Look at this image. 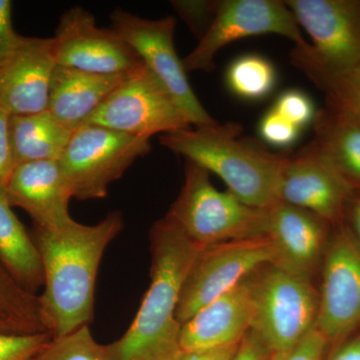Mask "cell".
I'll list each match as a JSON object with an SVG mask.
<instances>
[{"mask_svg":"<svg viewBox=\"0 0 360 360\" xmlns=\"http://www.w3.org/2000/svg\"><path fill=\"white\" fill-rule=\"evenodd\" d=\"M329 360H360V335L338 348Z\"/></svg>","mask_w":360,"mask_h":360,"instance_id":"cell-36","label":"cell"},{"mask_svg":"<svg viewBox=\"0 0 360 360\" xmlns=\"http://www.w3.org/2000/svg\"><path fill=\"white\" fill-rule=\"evenodd\" d=\"M52 39L58 66L115 75L143 65L129 44L111 28L98 27L94 14L82 6L71 7L61 14Z\"/></svg>","mask_w":360,"mask_h":360,"instance_id":"cell-11","label":"cell"},{"mask_svg":"<svg viewBox=\"0 0 360 360\" xmlns=\"http://www.w3.org/2000/svg\"><path fill=\"white\" fill-rule=\"evenodd\" d=\"M259 134L264 141L276 148H288L298 139L300 129L272 108L260 120Z\"/></svg>","mask_w":360,"mask_h":360,"instance_id":"cell-30","label":"cell"},{"mask_svg":"<svg viewBox=\"0 0 360 360\" xmlns=\"http://www.w3.org/2000/svg\"><path fill=\"white\" fill-rule=\"evenodd\" d=\"M11 116L0 108V200L4 202H6L7 186L16 167L9 130Z\"/></svg>","mask_w":360,"mask_h":360,"instance_id":"cell-32","label":"cell"},{"mask_svg":"<svg viewBox=\"0 0 360 360\" xmlns=\"http://www.w3.org/2000/svg\"><path fill=\"white\" fill-rule=\"evenodd\" d=\"M312 124L315 144L352 188L360 187V118L326 106Z\"/></svg>","mask_w":360,"mask_h":360,"instance_id":"cell-20","label":"cell"},{"mask_svg":"<svg viewBox=\"0 0 360 360\" xmlns=\"http://www.w3.org/2000/svg\"><path fill=\"white\" fill-rule=\"evenodd\" d=\"M255 310V283L246 278L182 324L180 349L188 354L238 345L250 330Z\"/></svg>","mask_w":360,"mask_h":360,"instance_id":"cell-15","label":"cell"},{"mask_svg":"<svg viewBox=\"0 0 360 360\" xmlns=\"http://www.w3.org/2000/svg\"><path fill=\"white\" fill-rule=\"evenodd\" d=\"M27 37L16 32L13 25V2L0 0V68L6 65Z\"/></svg>","mask_w":360,"mask_h":360,"instance_id":"cell-31","label":"cell"},{"mask_svg":"<svg viewBox=\"0 0 360 360\" xmlns=\"http://www.w3.org/2000/svg\"><path fill=\"white\" fill-rule=\"evenodd\" d=\"M290 63L326 94L328 108L360 118V63L347 70H328L296 45Z\"/></svg>","mask_w":360,"mask_h":360,"instance_id":"cell-23","label":"cell"},{"mask_svg":"<svg viewBox=\"0 0 360 360\" xmlns=\"http://www.w3.org/2000/svg\"><path fill=\"white\" fill-rule=\"evenodd\" d=\"M39 333H47L40 315L39 295L25 290L0 264V335Z\"/></svg>","mask_w":360,"mask_h":360,"instance_id":"cell-24","label":"cell"},{"mask_svg":"<svg viewBox=\"0 0 360 360\" xmlns=\"http://www.w3.org/2000/svg\"><path fill=\"white\" fill-rule=\"evenodd\" d=\"M11 208L0 200V264L25 290L37 295L44 284L41 258L32 234Z\"/></svg>","mask_w":360,"mask_h":360,"instance_id":"cell-22","label":"cell"},{"mask_svg":"<svg viewBox=\"0 0 360 360\" xmlns=\"http://www.w3.org/2000/svg\"><path fill=\"white\" fill-rule=\"evenodd\" d=\"M319 302L309 278L270 265L255 281L250 330L272 357L288 354L315 328Z\"/></svg>","mask_w":360,"mask_h":360,"instance_id":"cell-5","label":"cell"},{"mask_svg":"<svg viewBox=\"0 0 360 360\" xmlns=\"http://www.w3.org/2000/svg\"><path fill=\"white\" fill-rule=\"evenodd\" d=\"M278 34L295 45L307 44L295 15L279 0H222L205 34L193 51L182 59L188 71L210 72L215 68L214 58L220 49L246 37Z\"/></svg>","mask_w":360,"mask_h":360,"instance_id":"cell-10","label":"cell"},{"mask_svg":"<svg viewBox=\"0 0 360 360\" xmlns=\"http://www.w3.org/2000/svg\"><path fill=\"white\" fill-rule=\"evenodd\" d=\"M52 338L49 333L0 335V360H27Z\"/></svg>","mask_w":360,"mask_h":360,"instance_id":"cell-29","label":"cell"},{"mask_svg":"<svg viewBox=\"0 0 360 360\" xmlns=\"http://www.w3.org/2000/svg\"><path fill=\"white\" fill-rule=\"evenodd\" d=\"M272 108L300 129L314 122L317 112L311 99L300 90L283 92Z\"/></svg>","mask_w":360,"mask_h":360,"instance_id":"cell-27","label":"cell"},{"mask_svg":"<svg viewBox=\"0 0 360 360\" xmlns=\"http://www.w3.org/2000/svg\"><path fill=\"white\" fill-rule=\"evenodd\" d=\"M238 345L217 348V349L205 350V352H188V354L182 352L179 360H231L236 354Z\"/></svg>","mask_w":360,"mask_h":360,"instance_id":"cell-35","label":"cell"},{"mask_svg":"<svg viewBox=\"0 0 360 360\" xmlns=\"http://www.w3.org/2000/svg\"><path fill=\"white\" fill-rule=\"evenodd\" d=\"M284 2L311 37L312 44L307 42L302 47L315 63L331 70L359 65L360 0Z\"/></svg>","mask_w":360,"mask_h":360,"instance_id":"cell-12","label":"cell"},{"mask_svg":"<svg viewBox=\"0 0 360 360\" xmlns=\"http://www.w3.org/2000/svg\"><path fill=\"white\" fill-rule=\"evenodd\" d=\"M151 150L150 141L98 125H82L71 135L59 165L79 200H101L137 158Z\"/></svg>","mask_w":360,"mask_h":360,"instance_id":"cell-6","label":"cell"},{"mask_svg":"<svg viewBox=\"0 0 360 360\" xmlns=\"http://www.w3.org/2000/svg\"><path fill=\"white\" fill-rule=\"evenodd\" d=\"M354 188L312 141L288 155L281 175L279 200L336 222L352 200Z\"/></svg>","mask_w":360,"mask_h":360,"instance_id":"cell-14","label":"cell"},{"mask_svg":"<svg viewBox=\"0 0 360 360\" xmlns=\"http://www.w3.org/2000/svg\"><path fill=\"white\" fill-rule=\"evenodd\" d=\"M56 68L53 39L27 37L0 68V108L11 116L47 110Z\"/></svg>","mask_w":360,"mask_h":360,"instance_id":"cell-16","label":"cell"},{"mask_svg":"<svg viewBox=\"0 0 360 360\" xmlns=\"http://www.w3.org/2000/svg\"><path fill=\"white\" fill-rule=\"evenodd\" d=\"M110 20L111 30L139 54L143 65L169 92L189 124L205 127L217 123L194 94L182 59L177 56L174 16L146 20L117 8L111 13Z\"/></svg>","mask_w":360,"mask_h":360,"instance_id":"cell-7","label":"cell"},{"mask_svg":"<svg viewBox=\"0 0 360 360\" xmlns=\"http://www.w3.org/2000/svg\"><path fill=\"white\" fill-rule=\"evenodd\" d=\"M86 124L148 139L191 127L169 92L144 65L130 71L82 125Z\"/></svg>","mask_w":360,"mask_h":360,"instance_id":"cell-8","label":"cell"},{"mask_svg":"<svg viewBox=\"0 0 360 360\" xmlns=\"http://www.w3.org/2000/svg\"><path fill=\"white\" fill-rule=\"evenodd\" d=\"M27 360H113L110 345L97 342L89 326L52 338L44 347Z\"/></svg>","mask_w":360,"mask_h":360,"instance_id":"cell-26","label":"cell"},{"mask_svg":"<svg viewBox=\"0 0 360 360\" xmlns=\"http://www.w3.org/2000/svg\"><path fill=\"white\" fill-rule=\"evenodd\" d=\"M181 354V349H180L179 345H175V347L170 348V349L168 350L167 352H165V354H163L158 360H179Z\"/></svg>","mask_w":360,"mask_h":360,"instance_id":"cell-38","label":"cell"},{"mask_svg":"<svg viewBox=\"0 0 360 360\" xmlns=\"http://www.w3.org/2000/svg\"><path fill=\"white\" fill-rule=\"evenodd\" d=\"M150 285L134 321L110 345L113 360H158L179 345L176 310L187 276L203 248L165 219L151 231Z\"/></svg>","mask_w":360,"mask_h":360,"instance_id":"cell-2","label":"cell"},{"mask_svg":"<svg viewBox=\"0 0 360 360\" xmlns=\"http://www.w3.org/2000/svg\"><path fill=\"white\" fill-rule=\"evenodd\" d=\"M170 4L193 34L200 39L212 23L219 6V1L206 0H176Z\"/></svg>","mask_w":360,"mask_h":360,"instance_id":"cell-28","label":"cell"},{"mask_svg":"<svg viewBox=\"0 0 360 360\" xmlns=\"http://www.w3.org/2000/svg\"><path fill=\"white\" fill-rule=\"evenodd\" d=\"M330 245L315 322L328 340L345 338L360 326V241L342 229Z\"/></svg>","mask_w":360,"mask_h":360,"instance_id":"cell-13","label":"cell"},{"mask_svg":"<svg viewBox=\"0 0 360 360\" xmlns=\"http://www.w3.org/2000/svg\"><path fill=\"white\" fill-rule=\"evenodd\" d=\"M208 174L187 161L184 186L165 219L203 248L266 236L267 208L251 207L231 191H219Z\"/></svg>","mask_w":360,"mask_h":360,"instance_id":"cell-4","label":"cell"},{"mask_svg":"<svg viewBox=\"0 0 360 360\" xmlns=\"http://www.w3.org/2000/svg\"><path fill=\"white\" fill-rule=\"evenodd\" d=\"M129 72L103 75L56 65L47 110L75 131L122 84Z\"/></svg>","mask_w":360,"mask_h":360,"instance_id":"cell-19","label":"cell"},{"mask_svg":"<svg viewBox=\"0 0 360 360\" xmlns=\"http://www.w3.org/2000/svg\"><path fill=\"white\" fill-rule=\"evenodd\" d=\"M123 224L122 213L115 212L94 225L71 220L63 226H33L32 238L44 274L40 315L53 338L89 326L94 319L99 264Z\"/></svg>","mask_w":360,"mask_h":360,"instance_id":"cell-1","label":"cell"},{"mask_svg":"<svg viewBox=\"0 0 360 360\" xmlns=\"http://www.w3.org/2000/svg\"><path fill=\"white\" fill-rule=\"evenodd\" d=\"M238 123L217 122L161 135L160 142L187 161L219 175L234 196L266 210L279 201L281 175L288 155L267 150L241 136Z\"/></svg>","mask_w":360,"mask_h":360,"instance_id":"cell-3","label":"cell"},{"mask_svg":"<svg viewBox=\"0 0 360 360\" xmlns=\"http://www.w3.org/2000/svg\"><path fill=\"white\" fill-rule=\"evenodd\" d=\"M328 341L314 328L290 352L281 356L272 357L271 360H321Z\"/></svg>","mask_w":360,"mask_h":360,"instance_id":"cell-33","label":"cell"},{"mask_svg":"<svg viewBox=\"0 0 360 360\" xmlns=\"http://www.w3.org/2000/svg\"><path fill=\"white\" fill-rule=\"evenodd\" d=\"M276 262V248L267 236L203 248L184 283L176 310L177 321L181 326L186 323L208 303L248 278L251 272Z\"/></svg>","mask_w":360,"mask_h":360,"instance_id":"cell-9","label":"cell"},{"mask_svg":"<svg viewBox=\"0 0 360 360\" xmlns=\"http://www.w3.org/2000/svg\"><path fill=\"white\" fill-rule=\"evenodd\" d=\"M9 130L15 165L60 160L73 134L49 110L11 116Z\"/></svg>","mask_w":360,"mask_h":360,"instance_id":"cell-21","label":"cell"},{"mask_svg":"<svg viewBox=\"0 0 360 360\" xmlns=\"http://www.w3.org/2000/svg\"><path fill=\"white\" fill-rule=\"evenodd\" d=\"M324 222L314 213L281 200L267 208L266 236L276 248L274 265L309 278L323 245Z\"/></svg>","mask_w":360,"mask_h":360,"instance_id":"cell-18","label":"cell"},{"mask_svg":"<svg viewBox=\"0 0 360 360\" xmlns=\"http://www.w3.org/2000/svg\"><path fill=\"white\" fill-rule=\"evenodd\" d=\"M348 205H349L348 210H349L350 220L354 229V234L360 241V198L350 200Z\"/></svg>","mask_w":360,"mask_h":360,"instance_id":"cell-37","label":"cell"},{"mask_svg":"<svg viewBox=\"0 0 360 360\" xmlns=\"http://www.w3.org/2000/svg\"><path fill=\"white\" fill-rule=\"evenodd\" d=\"M269 354L257 336L250 330L239 342L238 349L231 360H267Z\"/></svg>","mask_w":360,"mask_h":360,"instance_id":"cell-34","label":"cell"},{"mask_svg":"<svg viewBox=\"0 0 360 360\" xmlns=\"http://www.w3.org/2000/svg\"><path fill=\"white\" fill-rule=\"evenodd\" d=\"M225 80L236 96L245 101H260L276 86V72L266 58L257 54H246L232 61Z\"/></svg>","mask_w":360,"mask_h":360,"instance_id":"cell-25","label":"cell"},{"mask_svg":"<svg viewBox=\"0 0 360 360\" xmlns=\"http://www.w3.org/2000/svg\"><path fill=\"white\" fill-rule=\"evenodd\" d=\"M72 191L58 160L21 163L14 168L6 189V202L25 210L34 225L63 226L70 222Z\"/></svg>","mask_w":360,"mask_h":360,"instance_id":"cell-17","label":"cell"}]
</instances>
